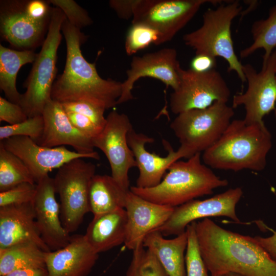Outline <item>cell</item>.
<instances>
[{"label": "cell", "instance_id": "1", "mask_svg": "<svg viewBox=\"0 0 276 276\" xmlns=\"http://www.w3.org/2000/svg\"><path fill=\"white\" fill-rule=\"evenodd\" d=\"M200 251L211 276H276V260L254 239L226 229L209 218L196 222Z\"/></svg>", "mask_w": 276, "mask_h": 276}, {"label": "cell", "instance_id": "2", "mask_svg": "<svg viewBox=\"0 0 276 276\" xmlns=\"http://www.w3.org/2000/svg\"><path fill=\"white\" fill-rule=\"evenodd\" d=\"M61 31L66 45V61L63 73L55 81L51 99L60 103L88 100L106 110L117 105L122 94V82L105 79L98 74L96 64L88 62L81 46L87 39L80 29L65 19Z\"/></svg>", "mask_w": 276, "mask_h": 276}, {"label": "cell", "instance_id": "3", "mask_svg": "<svg viewBox=\"0 0 276 276\" xmlns=\"http://www.w3.org/2000/svg\"><path fill=\"white\" fill-rule=\"evenodd\" d=\"M271 146V135L264 122L248 124L243 120H234L218 140L203 152L202 159L214 169L260 171L266 167Z\"/></svg>", "mask_w": 276, "mask_h": 276}, {"label": "cell", "instance_id": "4", "mask_svg": "<svg viewBox=\"0 0 276 276\" xmlns=\"http://www.w3.org/2000/svg\"><path fill=\"white\" fill-rule=\"evenodd\" d=\"M157 186L150 188L131 187L130 190L152 202L175 208L195 198L213 193V190L227 186L226 179L217 176L202 164L198 153L186 161L177 160Z\"/></svg>", "mask_w": 276, "mask_h": 276}, {"label": "cell", "instance_id": "5", "mask_svg": "<svg viewBox=\"0 0 276 276\" xmlns=\"http://www.w3.org/2000/svg\"><path fill=\"white\" fill-rule=\"evenodd\" d=\"M242 10L238 1L221 4L215 9L209 8L203 14L201 27L185 34L182 39L186 45L195 51V55L220 57L225 60L227 72H235L243 83L246 81L243 64L235 53L231 29L233 19Z\"/></svg>", "mask_w": 276, "mask_h": 276}, {"label": "cell", "instance_id": "6", "mask_svg": "<svg viewBox=\"0 0 276 276\" xmlns=\"http://www.w3.org/2000/svg\"><path fill=\"white\" fill-rule=\"evenodd\" d=\"M65 19L59 8L53 7L47 35L24 83L26 90L21 94L19 105L28 118L42 115L46 104L52 100L51 91L57 73V51Z\"/></svg>", "mask_w": 276, "mask_h": 276}, {"label": "cell", "instance_id": "7", "mask_svg": "<svg viewBox=\"0 0 276 276\" xmlns=\"http://www.w3.org/2000/svg\"><path fill=\"white\" fill-rule=\"evenodd\" d=\"M234 108L217 102L203 109H192L178 114L170 128L178 140V148L185 158L204 152L221 136L231 122Z\"/></svg>", "mask_w": 276, "mask_h": 276}, {"label": "cell", "instance_id": "8", "mask_svg": "<svg viewBox=\"0 0 276 276\" xmlns=\"http://www.w3.org/2000/svg\"><path fill=\"white\" fill-rule=\"evenodd\" d=\"M96 168L91 162L77 158L58 169L53 178L60 201L61 221L70 234L78 229L85 215L90 212L89 189Z\"/></svg>", "mask_w": 276, "mask_h": 276}, {"label": "cell", "instance_id": "9", "mask_svg": "<svg viewBox=\"0 0 276 276\" xmlns=\"http://www.w3.org/2000/svg\"><path fill=\"white\" fill-rule=\"evenodd\" d=\"M179 83L171 93L170 106L178 114L184 111L210 107L214 103H227L230 89L220 73L216 68L198 72L191 68H178Z\"/></svg>", "mask_w": 276, "mask_h": 276}, {"label": "cell", "instance_id": "10", "mask_svg": "<svg viewBox=\"0 0 276 276\" xmlns=\"http://www.w3.org/2000/svg\"><path fill=\"white\" fill-rule=\"evenodd\" d=\"M218 0H139L132 19L156 30L159 44L170 41L205 3L221 4Z\"/></svg>", "mask_w": 276, "mask_h": 276}, {"label": "cell", "instance_id": "11", "mask_svg": "<svg viewBox=\"0 0 276 276\" xmlns=\"http://www.w3.org/2000/svg\"><path fill=\"white\" fill-rule=\"evenodd\" d=\"M133 128L129 117L117 111L106 117L105 125L93 140L94 147L101 150L109 163L111 176L125 191L130 190L129 170L136 167L128 143L127 135Z\"/></svg>", "mask_w": 276, "mask_h": 276}, {"label": "cell", "instance_id": "12", "mask_svg": "<svg viewBox=\"0 0 276 276\" xmlns=\"http://www.w3.org/2000/svg\"><path fill=\"white\" fill-rule=\"evenodd\" d=\"M276 51L257 72L250 64L243 65V72L247 82L244 93L234 96L232 107L243 105L246 124L263 123L264 117L275 109L276 102Z\"/></svg>", "mask_w": 276, "mask_h": 276}, {"label": "cell", "instance_id": "13", "mask_svg": "<svg viewBox=\"0 0 276 276\" xmlns=\"http://www.w3.org/2000/svg\"><path fill=\"white\" fill-rule=\"evenodd\" d=\"M50 22L31 15L27 10L26 0L0 1L1 36L13 49L34 51L42 45Z\"/></svg>", "mask_w": 276, "mask_h": 276}, {"label": "cell", "instance_id": "14", "mask_svg": "<svg viewBox=\"0 0 276 276\" xmlns=\"http://www.w3.org/2000/svg\"><path fill=\"white\" fill-rule=\"evenodd\" d=\"M242 195V188L236 187L205 200H191L175 207L169 219L156 230L164 237L177 236L185 232L192 222L210 217L225 216L241 224L236 206Z\"/></svg>", "mask_w": 276, "mask_h": 276}, {"label": "cell", "instance_id": "15", "mask_svg": "<svg viewBox=\"0 0 276 276\" xmlns=\"http://www.w3.org/2000/svg\"><path fill=\"white\" fill-rule=\"evenodd\" d=\"M0 143L24 163L36 183L53 169H59L72 160L92 158L90 155L70 150L64 146L50 148L39 145L27 136H13Z\"/></svg>", "mask_w": 276, "mask_h": 276}, {"label": "cell", "instance_id": "16", "mask_svg": "<svg viewBox=\"0 0 276 276\" xmlns=\"http://www.w3.org/2000/svg\"><path fill=\"white\" fill-rule=\"evenodd\" d=\"M175 49L167 48L142 56L133 57L130 67L126 71L127 78L122 82V94L117 105L133 99L131 90L134 83L143 77H151L161 81L173 90L179 83L180 64Z\"/></svg>", "mask_w": 276, "mask_h": 276}, {"label": "cell", "instance_id": "17", "mask_svg": "<svg viewBox=\"0 0 276 276\" xmlns=\"http://www.w3.org/2000/svg\"><path fill=\"white\" fill-rule=\"evenodd\" d=\"M56 193L53 178L47 175L37 183L33 201L41 239L51 251L64 247L71 237L62 224L60 205L56 199Z\"/></svg>", "mask_w": 276, "mask_h": 276}, {"label": "cell", "instance_id": "18", "mask_svg": "<svg viewBox=\"0 0 276 276\" xmlns=\"http://www.w3.org/2000/svg\"><path fill=\"white\" fill-rule=\"evenodd\" d=\"M42 116L44 130L38 144L50 148L68 145L79 153L90 155L95 159H100L98 152L94 150L93 141L72 124L61 103L50 101Z\"/></svg>", "mask_w": 276, "mask_h": 276}, {"label": "cell", "instance_id": "19", "mask_svg": "<svg viewBox=\"0 0 276 276\" xmlns=\"http://www.w3.org/2000/svg\"><path fill=\"white\" fill-rule=\"evenodd\" d=\"M174 209L147 200L129 190L125 206L127 218L125 246L133 251L143 246L146 236L162 226Z\"/></svg>", "mask_w": 276, "mask_h": 276}, {"label": "cell", "instance_id": "20", "mask_svg": "<svg viewBox=\"0 0 276 276\" xmlns=\"http://www.w3.org/2000/svg\"><path fill=\"white\" fill-rule=\"evenodd\" d=\"M128 143L132 150L139 170L136 187L150 188L158 185L166 170L175 162L184 157L182 152L178 149L174 151L170 143L163 140L168 155L161 157L155 153L148 152L145 148L146 144L152 143L154 140L142 133L136 132L132 128L127 135Z\"/></svg>", "mask_w": 276, "mask_h": 276}, {"label": "cell", "instance_id": "21", "mask_svg": "<svg viewBox=\"0 0 276 276\" xmlns=\"http://www.w3.org/2000/svg\"><path fill=\"white\" fill-rule=\"evenodd\" d=\"M98 258L84 235H74L64 247L45 252L48 276H87Z\"/></svg>", "mask_w": 276, "mask_h": 276}, {"label": "cell", "instance_id": "22", "mask_svg": "<svg viewBox=\"0 0 276 276\" xmlns=\"http://www.w3.org/2000/svg\"><path fill=\"white\" fill-rule=\"evenodd\" d=\"M27 242L51 251L41 239L33 202L0 207V248Z\"/></svg>", "mask_w": 276, "mask_h": 276}, {"label": "cell", "instance_id": "23", "mask_svg": "<svg viewBox=\"0 0 276 276\" xmlns=\"http://www.w3.org/2000/svg\"><path fill=\"white\" fill-rule=\"evenodd\" d=\"M127 220L125 209L94 216L84 237L98 254L109 250L124 243Z\"/></svg>", "mask_w": 276, "mask_h": 276}, {"label": "cell", "instance_id": "24", "mask_svg": "<svg viewBox=\"0 0 276 276\" xmlns=\"http://www.w3.org/2000/svg\"><path fill=\"white\" fill-rule=\"evenodd\" d=\"M187 243L186 231L168 239L155 230L146 236L143 246L155 256L169 276H186L185 251Z\"/></svg>", "mask_w": 276, "mask_h": 276}, {"label": "cell", "instance_id": "25", "mask_svg": "<svg viewBox=\"0 0 276 276\" xmlns=\"http://www.w3.org/2000/svg\"><path fill=\"white\" fill-rule=\"evenodd\" d=\"M128 192L111 176L95 174L89 189L90 212L96 216L125 209Z\"/></svg>", "mask_w": 276, "mask_h": 276}, {"label": "cell", "instance_id": "26", "mask_svg": "<svg viewBox=\"0 0 276 276\" xmlns=\"http://www.w3.org/2000/svg\"><path fill=\"white\" fill-rule=\"evenodd\" d=\"M37 55L33 50H17L0 44V88L9 101L19 105L21 94L16 88L17 74L21 66L33 63Z\"/></svg>", "mask_w": 276, "mask_h": 276}, {"label": "cell", "instance_id": "27", "mask_svg": "<svg viewBox=\"0 0 276 276\" xmlns=\"http://www.w3.org/2000/svg\"><path fill=\"white\" fill-rule=\"evenodd\" d=\"M45 252L31 242L0 248V276L18 269L45 268Z\"/></svg>", "mask_w": 276, "mask_h": 276}, {"label": "cell", "instance_id": "28", "mask_svg": "<svg viewBox=\"0 0 276 276\" xmlns=\"http://www.w3.org/2000/svg\"><path fill=\"white\" fill-rule=\"evenodd\" d=\"M252 43L240 52L241 58L249 57L263 49V63H265L276 48V5L272 7L266 19L255 21L251 27Z\"/></svg>", "mask_w": 276, "mask_h": 276}, {"label": "cell", "instance_id": "29", "mask_svg": "<svg viewBox=\"0 0 276 276\" xmlns=\"http://www.w3.org/2000/svg\"><path fill=\"white\" fill-rule=\"evenodd\" d=\"M24 182L35 183L24 163L0 143V192Z\"/></svg>", "mask_w": 276, "mask_h": 276}, {"label": "cell", "instance_id": "30", "mask_svg": "<svg viewBox=\"0 0 276 276\" xmlns=\"http://www.w3.org/2000/svg\"><path fill=\"white\" fill-rule=\"evenodd\" d=\"M132 251L125 276H169L155 256L143 245Z\"/></svg>", "mask_w": 276, "mask_h": 276}, {"label": "cell", "instance_id": "31", "mask_svg": "<svg viewBox=\"0 0 276 276\" xmlns=\"http://www.w3.org/2000/svg\"><path fill=\"white\" fill-rule=\"evenodd\" d=\"M159 40L160 34L154 29L142 24H133L126 37L125 52L132 55L151 44L159 45Z\"/></svg>", "mask_w": 276, "mask_h": 276}, {"label": "cell", "instance_id": "32", "mask_svg": "<svg viewBox=\"0 0 276 276\" xmlns=\"http://www.w3.org/2000/svg\"><path fill=\"white\" fill-rule=\"evenodd\" d=\"M196 221L189 224L186 231L188 243L185 255L186 276H209L198 242Z\"/></svg>", "mask_w": 276, "mask_h": 276}, {"label": "cell", "instance_id": "33", "mask_svg": "<svg viewBox=\"0 0 276 276\" xmlns=\"http://www.w3.org/2000/svg\"><path fill=\"white\" fill-rule=\"evenodd\" d=\"M44 120L42 115L28 118L21 123L0 127L1 141L13 136H27L38 143L42 136Z\"/></svg>", "mask_w": 276, "mask_h": 276}, {"label": "cell", "instance_id": "34", "mask_svg": "<svg viewBox=\"0 0 276 276\" xmlns=\"http://www.w3.org/2000/svg\"><path fill=\"white\" fill-rule=\"evenodd\" d=\"M54 7L59 8L68 22L81 29L91 25L93 21L86 10L73 0H48Z\"/></svg>", "mask_w": 276, "mask_h": 276}, {"label": "cell", "instance_id": "35", "mask_svg": "<svg viewBox=\"0 0 276 276\" xmlns=\"http://www.w3.org/2000/svg\"><path fill=\"white\" fill-rule=\"evenodd\" d=\"M37 190V183L24 182L0 192V207L32 202Z\"/></svg>", "mask_w": 276, "mask_h": 276}, {"label": "cell", "instance_id": "36", "mask_svg": "<svg viewBox=\"0 0 276 276\" xmlns=\"http://www.w3.org/2000/svg\"><path fill=\"white\" fill-rule=\"evenodd\" d=\"M28 117L21 107L0 97V121L15 125L26 120Z\"/></svg>", "mask_w": 276, "mask_h": 276}, {"label": "cell", "instance_id": "37", "mask_svg": "<svg viewBox=\"0 0 276 276\" xmlns=\"http://www.w3.org/2000/svg\"><path fill=\"white\" fill-rule=\"evenodd\" d=\"M139 0H110L109 5L121 19L133 17Z\"/></svg>", "mask_w": 276, "mask_h": 276}, {"label": "cell", "instance_id": "38", "mask_svg": "<svg viewBox=\"0 0 276 276\" xmlns=\"http://www.w3.org/2000/svg\"><path fill=\"white\" fill-rule=\"evenodd\" d=\"M216 59L208 55H195L191 62V69L198 72H204L216 68Z\"/></svg>", "mask_w": 276, "mask_h": 276}, {"label": "cell", "instance_id": "39", "mask_svg": "<svg viewBox=\"0 0 276 276\" xmlns=\"http://www.w3.org/2000/svg\"><path fill=\"white\" fill-rule=\"evenodd\" d=\"M273 234L268 237L255 236V240L261 246L270 256L276 260V231H272Z\"/></svg>", "mask_w": 276, "mask_h": 276}, {"label": "cell", "instance_id": "40", "mask_svg": "<svg viewBox=\"0 0 276 276\" xmlns=\"http://www.w3.org/2000/svg\"><path fill=\"white\" fill-rule=\"evenodd\" d=\"M3 276H48L46 268L16 270Z\"/></svg>", "mask_w": 276, "mask_h": 276}, {"label": "cell", "instance_id": "41", "mask_svg": "<svg viewBox=\"0 0 276 276\" xmlns=\"http://www.w3.org/2000/svg\"><path fill=\"white\" fill-rule=\"evenodd\" d=\"M220 276H243L242 275L235 273H228Z\"/></svg>", "mask_w": 276, "mask_h": 276}, {"label": "cell", "instance_id": "42", "mask_svg": "<svg viewBox=\"0 0 276 276\" xmlns=\"http://www.w3.org/2000/svg\"><path fill=\"white\" fill-rule=\"evenodd\" d=\"M275 78H276V62H275Z\"/></svg>", "mask_w": 276, "mask_h": 276}]
</instances>
